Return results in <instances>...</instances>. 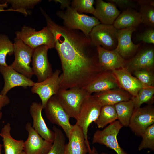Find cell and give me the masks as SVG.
Here are the masks:
<instances>
[{"instance_id": "cb8c5ba5", "label": "cell", "mask_w": 154, "mask_h": 154, "mask_svg": "<svg viewBox=\"0 0 154 154\" xmlns=\"http://www.w3.org/2000/svg\"><path fill=\"white\" fill-rule=\"evenodd\" d=\"M11 124L8 123L4 126L0 133L3 138L5 154H20L23 151L24 141L13 138L11 134Z\"/></svg>"}, {"instance_id": "7a4b0ae2", "label": "cell", "mask_w": 154, "mask_h": 154, "mask_svg": "<svg viewBox=\"0 0 154 154\" xmlns=\"http://www.w3.org/2000/svg\"><path fill=\"white\" fill-rule=\"evenodd\" d=\"M56 15L63 20L64 27L80 30L88 37L93 27L101 23L95 17L80 13L70 6L64 11H58Z\"/></svg>"}, {"instance_id": "4316f807", "label": "cell", "mask_w": 154, "mask_h": 154, "mask_svg": "<svg viewBox=\"0 0 154 154\" xmlns=\"http://www.w3.org/2000/svg\"><path fill=\"white\" fill-rule=\"evenodd\" d=\"M117 119V115L114 106H102L99 116L94 121L98 128H102L108 124Z\"/></svg>"}, {"instance_id": "5b68a950", "label": "cell", "mask_w": 154, "mask_h": 154, "mask_svg": "<svg viewBox=\"0 0 154 154\" xmlns=\"http://www.w3.org/2000/svg\"><path fill=\"white\" fill-rule=\"evenodd\" d=\"M101 106L91 94L88 95L83 102L77 119L76 124L82 129L86 144L91 149L88 140V132L90 125L98 118Z\"/></svg>"}, {"instance_id": "f6af8a7d", "label": "cell", "mask_w": 154, "mask_h": 154, "mask_svg": "<svg viewBox=\"0 0 154 154\" xmlns=\"http://www.w3.org/2000/svg\"><path fill=\"white\" fill-rule=\"evenodd\" d=\"M2 146V145L0 144V154H1V151Z\"/></svg>"}, {"instance_id": "b9f144b4", "label": "cell", "mask_w": 154, "mask_h": 154, "mask_svg": "<svg viewBox=\"0 0 154 154\" xmlns=\"http://www.w3.org/2000/svg\"><path fill=\"white\" fill-rule=\"evenodd\" d=\"M8 4L6 3H3L2 4L0 3V7H7Z\"/></svg>"}, {"instance_id": "8d00e7d4", "label": "cell", "mask_w": 154, "mask_h": 154, "mask_svg": "<svg viewBox=\"0 0 154 154\" xmlns=\"http://www.w3.org/2000/svg\"><path fill=\"white\" fill-rule=\"evenodd\" d=\"M110 2L117 5L121 8H128L132 7L134 6V4L132 0H109Z\"/></svg>"}, {"instance_id": "ffe728a7", "label": "cell", "mask_w": 154, "mask_h": 154, "mask_svg": "<svg viewBox=\"0 0 154 154\" xmlns=\"http://www.w3.org/2000/svg\"><path fill=\"white\" fill-rule=\"evenodd\" d=\"M119 87L112 72L103 70L83 88L89 94L98 93Z\"/></svg>"}, {"instance_id": "74e56055", "label": "cell", "mask_w": 154, "mask_h": 154, "mask_svg": "<svg viewBox=\"0 0 154 154\" xmlns=\"http://www.w3.org/2000/svg\"><path fill=\"white\" fill-rule=\"evenodd\" d=\"M10 100L7 95H3L0 94V111L5 106L10 103Z\"/></svg>"}, {"instance_id": "3957f363", "label": "cell", "mask_w": 154, "mask_h": 154, "mask_svg": "<svg viewBox=\"0 0 154 154\" xmlns=\"http://www.w3.org/2000/svg\"><path fill=\"white\" fill-rule=\"evenodd\" d=\"M15 34L16 38L21 40L33 50L43 45L47 46L49 49L55 47L54 35L47 26L36 31L34 28L24 26Z\"/></svg>"}, {"instance_id": "4fadbf2b", "label": "cell", "mask_w": 154, "mask_h": 154, "mask_svg": "<svg viewBox=\"0 0 154 154\" xmlns=\"http://www.w3.org/2000/svg\"><path fill=\"white\" fill-rule=\"evenodd\" d=\"M25 129L28 133L27 138L24 143L23 150L26 154H46L53 143L43 139L30 122L26 123Z\"/></svg>"}, {"instance_id": "d6986e66", "label": "cell", "mask_w": 154, "mask_h": 154, "mask_svg": "<svg viewBox=\"0 0 154 154\" xmlns=\"http://www.w3.org/2000/svg\"><path fill=\"white\" fill-rule=\"evenodd\" d=\"M154 66V48L149 47L140 50L131 59L126 61L125 67L130 72L142 69L151 71Z\"/></svg>"}, {"instance_id": "277c9868", "label": "cell", "mask_w": 154, "mask_h": 154, "mask_svg": "<svg viewBox=\"0 0 154 154\" xmlns=\"http://www.w3.org/2000/svg\"><path fill=\"white\" fill-rule=\"evenodd\" d=\"M90 94L83 88L73 87L60 89L55 95L70 118L76 119L82 104Z\"/></svg>"}, {"instance_id": "8992f818", "label": "cell", "mask_w": 154, "mask_h": 154, "mask_svg": "<svg viewBox=\"0 0 154 154\" xmlns=\"http://www.w3.org/2000/svg\"><path fill=\"white\" fill-rule=\"evenodd\" d=\"M14 45L15 60L10 66L18 72L31 79L33 75L30 66L33 50L15 38Z\"/></svg>"}, {"instance_id": "7402d4cb", "label": "cell", "mask_w": 154, "mask_h": 154, "mask_svg": "<svg viewBox=\"0 0 154 154\" xmlns=\"http://www.w3.org/2000/svg\"><path fill=\"white\" fill-rule=\"evenodd\" d=\"M93 97L102 107L106 105H113L119 102L128 101L132 96L120 88L111 89L96 93Z\"/></svg>"}, {"instance_id": "d590c367", "label": "cell", "mask_w": 154, "mask_h": 154, "mask_svg": "<svg viewBox=\"0 0 154 154\" xmlns=\"http://www.w3.org/2000/svg\"><path fill=\"white\" fill-rule=\"evenodd\" d=\"M139 41L148 44H154V30L153 28L147 29L139 34L137 37Z\"/></svg>"}, {"instance_id": "1f68e13d", "label": "cell", "mask_w": 154, "mask_h": 154, "mask_svg": "<svg viewBox=\"0 0 154 154\" xmlns=\"http://www.w3.org/2000/svg\"><path fill=\"white\" fill-rule=\"evenodd\" d=\"M142 140L138 147L139 151L149 149L154 151V124L148 127L141 136Z\"/></svg>"}, {"instance_id": "9c48e42d", "label": "cell", "mask_w": 154, "mask_h": 154, "mask_svg": "<svg viewBox=\"0 0 154 154\" xmlns=\"http://www.w3.org/2000/svg\"><path fill=\"white\" fill-rule=\"evenodd\" d=\"M123 127L119 121H115L102 130H97L94 133L92 143L103 145L114 151L117 154H129L120 146L117 136Z\"/></svg>"}, {"instance_id": "6da1fadb", "label": "cell", "mask_w": 154, "mask_h": 154, "mask_svg": "<svg viewBox=\"0 0 154 154\" xmlns=\"http://www.w3.org/2000/svg\"><path fill=\"white\" fill-rule=\"evenodd\" d=\"M43 15L54 35V48L61 62L60 89L84 87L103 70L92 53L95 46L81 31L67 29L56 23L46 13Z\"/></svg>"}, {"instance_id": "2e32d148", "label": "cell", "mask_w": 154, "mask_h": 154, "mask_svg": "<svg viewBox=\"0 0 154 154\" xmlns=\"http://www.w3.org/2000/svg\"><path fill=\"white\" fill-rule=\"evenodd\" d=\"M43 109L40 102H33L30 105L29 112L33 120V127L44 139L53 143L54 133L46 124L42 115Z\"/></svg>"}, {"instance_id": "603a6c76", "label": "cell", "mask_w": 154, "mask_h": 154, "mask_svg": "<svg viewBox=\"0 0 154 154\" xmlns=\"http://www.w3.org/2000/svg\"><path fill=\"white\" fill-rule=\"evenodd\" d=\"M120 14V11L113 3L102 0H97L93 14L101 23L111 25Z\"/></svg>"}, {"instance_id": "f546056e", "label": "cell", "mask_w": 154, "mask_h": 154, "mask_svg": "<svg viewBox=\"0 0 154 154\" xmlns=\"http://www.w3.org/2000/svg\"><path fill=\"white\" fill-rule=\"evenodd\" d=\"M14 45L9 39L8 37L5 35H0V65L8 66L6 62L7 55L14 54Z\"/></svg>"}, {"instance_id": "ac0fdd59", "label": "cell", "mask_w": 154, "mask_h": 154, "mask_svg": "<svg viewBox=\"0 0 154 154\" xmlns=\"http://www.w3.org/2000/svg\"><path fill=\"white\" fill-rule=\"evenodd\" d=\"M98 64L103 70H113L125 67L126 61L116 50L96 47Z\"/></svg>"}, {"instance_id": "30bf717a", "label": "cell", "mask_w": 154, "mask_h": 154, "mask_svg": "<svg viewBox=\"0 0 154 154\" xmlns=\"http://www.w3.org/2000/svg\"><path fill=\"white\" fill-rule=\"evenodd\" d=\"M60 70L56 69L50 77L42 82H35L31 88L32 93L37 94L40 99L43 109L49 99L56 95L60 89Z\"/></svg>"}, {"instance_id": "484cf974", "label": "cell", "mask_w": 154, "mask_h": 154, "mask_svg": "<svg viewBox=\"0 0 154 154\" xmlns=\"http://www.w3.org/2000/svg\"><path fill=\"white\" fill-rule=\"evenodd\" d=\"M114 106L117 114V119L123 126H129L134 109L132 99L119 102Z\"/></svg>"}, {"instance_id": "83f0119b", "label": "cell", "mask_w": 154, "mask_h": 154, "mask_svg": "<svg viewBox=\"0 0 154 154\" xmlns=\"http://www.w3.org/2000/svg\"><path fill=\"white\" fill-rule=\"evenodd\" d=\"M54 133V138L52 147L46 154H64L65 137L62 131L56 126L52 128Z\"/></svg>"}, {"instance_id": "9a60e30c", "label": "cell", "mask_w": 154, "mask_h": 154, "mask_svg": "<svg viewBox=\"0 0 154 154\" xmlns=\"http://www.w3.org/2000/svg\"><path fill=\"white\" fill-rule=\"evenodd\" d=\"M119 88L135 97L143 86L141 83L125 67L112 71Z\"/></svg>"}, {"instance_id": "60d3db41", "label": "cell", "mask_w": 154, "mask_h": 154, "mask_svg": "<svg viewBox=\"0 0 154 154\" xmlns=\"http://www.w3.org/2000/svg\"><path fill=\"white\" fill-rule=\"evenodd\" d=\"M89 154H111L105 152H102L100 153H98L96 151L95 148L93 147L92 148V151Z\"/></svg>"}, {"instance_id": "e0dca14e", "label": "cell", "mask_w": 154, "mask_h": 154, "mask_svg": "<svg viewBox=\"0 0 154 154\" xmlns=\"http://www.w3.org/2000/svg\"><path fill=\"white\" fill-rule=\"evenodd\" d=\"M69 141L66 144L64 154H86L91 152L86 143L81 128L75 124L68 137Z\"/></svg>"}, {"instance_id": "d6a6232c", "label": "cell", "mask_w": 154, "mask_h": 154, "mask_svg": "<svg viewBox=\"0 0 154 154\" xmlns=\"http://www.w3.org/2000/svg\"><path fill=\"white\" fill-rule=\"evenodd\" d=\"M93 0H73L71 3V7L78 13H91L93 14L95 8L93 6Z\"/></svg>"}, {"instance_id": "7bdbcfd3", "label": "cell", "mask_w": 154, "mask_h": 154, "mask_svg": "<svg viewBox=\"0 0 154 154\" xmlns=\"http://www.w3.org/2000/svg\"><path fill=\"white\" fill-rule=\"evenodd\" d=\"M4 8L3 7H0V12L6 11H12L10 9H9L8 10H5L4 9Z\"/></svg>"}, {"instance_id": "52a82bcc", "label": "cell", "mask_w": 154, "mask_h": 154, "mask_svg": "<svg viewBox=\"0 0 154 154\" xmlns=\"http://www.w3.org/2000/svg\"><path fill=\"white\" fill-rule=\"evenodd\" d=\"M117 29L113 25L100 23L92 29L89 37L96 47L100 46L108 50L115 49L117 44Z\"/></svg>"}, {"instance_id": "7c38bea8", "label": "cell", "mask_w": 154, "mask_h": 154, "mask_svg": "<svg viewBox=\"0 0 154 154\" xmlns=\"http://www.w3.org/2000/svg\"><path fill=\"white\" fill-rule=\"evenodd\" d=\"M154 124V108L151 106L134 109L129 126L136 136L141 137L146 129Z\"/></svg>"}, {"instance_id": "ee69618b", "label": "cell", "mask_w": 154, "mask_h": 154, "mask_svg": "<svg viewBox=\"0 0 154 154\" xmlns=\"http://www.w3.org/2000/svg\"><path fill=\"white\" fill-rule=\"evenodd\" d=\"M3 116V114L2 112L1 111H0V120L1 119Z\"/></svg>"}, {"instance_id": "4dcf8cb0", "label": "cell", "mask_w": 154, "mask_h": 154, "mask_svg": "<svg viewBox=\"0 0 154 154\" xmlns=\"http://www.w3.org/2000/svg\"><path fill=\"white\" fill-rule=\"evenodd\" d=\"M2 1V2L3 3H10L11 7L10 9L13 11L19 12L26 15H27V13L25 8H33L35 5L41 1L39 0H10Z\"/></svg>"}, {"instance_id": "bcb514c9", "label": "cell", "mask_w": 154, "mask_h": 154, "mask_svg": "<svg viewBox=\"0 0 154 154\" xmlns=\"http://www.w3.org/2000/svg\"><path fill=\"white\" fill-rule=\"evenodd\" d=\"M20 154H26L24 151H23Z\"/></svg>"}, {"instance_id": "d4e9b609", "label": "cell", "mask_w": 154, "mask_h": 154, "mask_svg": "<svg viewBox=\"0 0 154 154\" xmlns=\"http://www.w3.org/2000/svg\"><path fill=\"white\" fill-rule=\"evenodd\" d=\"M141 23L140 13L131 8L127 9L120 13L113 25L119 30L135 27Z\"/></svg>"}, {"instance_id": "e575fe53", "label": "cell", "mask_w": 154, "mask_h": 154, "mask_svg": "<svg viewBox=\"0 0 154 154\" xmlns=\"http://www.w3.org/2000/svg\"><path fill=\"white\" fill-rule=\"evenodd\" d=\"M133 74L143 86H154V76L151 71L140 70L134 71Z\"/></svg>"}, {"instance_id": "8fae6325", "label": "cell", "mask_w": 154, "mask_h": 154, "mask_svg": "<svg viewBox=\"0 0 154 154\" xmlns=\"http://www.w3.org/2000/svg\"><path fill=\"white\" fill-rule=\"evenodd\" d=\"M49 49L47 46H39L33 50L31 67L33 75L37 77V82H42L50 77L53 72L48 58Z\"/></svg>"}, {"instance_id": "5bb4252c", "label": "cell", "mask_w": 154, "mask_h": 154, "mask_svg": "<svg viewBox=\"0 0 154 154\" xmlns=\"http://www.w3.org/2000/svg\"><path fill=\"white\" fill-rule=\"evenodd\" d=\"M0 73L4 79V86L0 94L7 95L8 92L12 88L21 86L24 88L33 86L35 82L23 75L13 69L10 66L0 65Z\"/></svg>"}, {"instance_id": "ba28073f", "label": "cell", "mask_w": 154, "mask_h": 154, "mask_svg": "<svg viewBox=\"0 0 154 154\" xmlns=\"http://www.w3.org/2000/svg\"><path fill=\"white\" fill-rule=\"evenodd\" d=\"M44 109L47 118L52 123L60 127L68 138L73 125L70 123V117L55 95L49 99Z\"/></svg>"}, {"instance_id": "836d02e7", "label": "cell", "mask_w": 154, "mask_h": 154, "mask_svg": "<svg viewBox=\"0 0 154 154\" xmlns=\"http://www.w3.org/2000/svg\"><path fill=\"white\" fill-rule=\"evenodd\" d=\"M154 6L149 5H140V12L141 23L154 27Z\"/></svg>"}, {"instance_id": "ab89813d", "label": "cell", "mask_w": 154, "mask_h": 154, "mask_svg": "<svg viewBox=\"0 0 154 154\" xmlns=\"http://www.w3.org/2000/svg\"><path fill=\"white\" fill-rule=\"evenodd\" d=\"M137 3L140 5H149L154 6V0H137Z\"/></svg>"}, {"instance_id": "44dd1931", "label": "cell", "mask_w": 154, "mask_h": 154, "mask_svg": "<svg viewBox=\"0 0 154 154\" xmlns=\"http://www.w3.org/2000/svg\"><path fill=\"white\" fill-rule=\"evenodd\" d=\"M135 30V27L118 30L117 44L115 49L125 60L133 55L141 45L135 44L131 40L132 35Z\"/></svg>"}, {"instance_id": "f1b7e54d", "label": "cell", "mask_w": 154, "mask_h": 154, "mask_svg": "<svg viewBox=\"0 0 154 154\" xmlns=\"http://www.w3.org/2000/svg\"><path fill=\"white\" fill-rule=\"evenodd\" d=\"M154 94V86H143L138 93L137 95L132 97L134 109L141 107L144 103H151L153 100Z\"/></svg>"}, {"instance_id": "f35d334b", "label": "cell", "mask_w": 154, "mask_h": 154, "mask_svg": "<svg viewBox=\"0 0 154 154\" xmlns=\"http://www.w3.org/2000/svg\"><path fill=\"white\" fill-rule=\"evenodd\" d=\"M54 1L56 2L59 3L60 4L61 8L64 9L70 6L71 1L70 0H56Z\"/></svg>"}]
</instances>
